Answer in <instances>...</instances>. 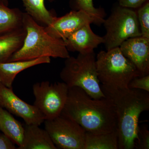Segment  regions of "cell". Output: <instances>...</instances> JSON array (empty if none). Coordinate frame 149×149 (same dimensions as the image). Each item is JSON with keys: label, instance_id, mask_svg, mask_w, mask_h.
I'll return each instance as SVG.
<instances>
[{"label": "cell", "instance_id": "cell-1", "mask_svg": "<svg viewBox=\"0 0 149 149\" xmlns=\"http://www.w3.org/2000/svg\"><path fill=\"white\" fill-rule=\"evenodd\" d=\"M61 114L89 133H107L116 129L115 109L111 100L107 97L93 99L78 87L69 88Z\"/></svg>", "mask_w": 149, "mask_h": 149}, {"label": "cell", "instance_id": "cell-2", "mask_svg": "<svg viewBox=\"0 0 149 149\" xmlns=\"http://www.w3.org/2000/svg\"><path fill=\"white\" fill-rule=\"evenodd\" d=\"M113 103L116 116L118 149H133L138 140L139 118L149 110V92L139 89L101 85Z\"/></svg>", "mask_w": 149, "mask_h": 149}, {"label": "cell", "instance_id": "cell-3", "mask_svg": "<svg viewBox=\"0 0 149 149\" xmlns=\"http://www.w3.org/2000/svg\"><path fill=\"white\" fill-rule=\"evenodd\" d=\"M22 22L27 32L24 43L8 62L31 60L44 57L66 59L70 56L64 40L49 35L45 27L27 13H23Z\"/></svg>", "mask_w": 149, "mask_h": 149}, {"label": "cell", "instance_id": "cell-4", "mask_svg": "<svg viewBox=\"0 0 149 149\" xmlns=\"http://www.w3.org/2000/svg\"><path fill=\"white\" fill-rule=\"evenodd\" d=\"M60 76L68 88H81L93 99L106 97L98 77L94 51L65 59Z\"/></svg>", "mask_w": 149, "mask_h": 149}, {"label": "cell", "instance_id": "cell-5", "mask_svg": "<svg viewBox=\"0 0 149 149\" xmlns=\"http://www.w3.org/2000/svg\"><path fill=\"white\" fill-rule=\"evenodd\" d=\"M98 77L102 85L127 88L133 78L140 77L133 63L123 54L119 47L101 51L96 57Z\"/></svg>", "mask_w": 149, "mask_h": 149}, {"label": "cell", "instance_id": "cell-6", "mask_svg": "<svg viewBox=\"0 0 149 149\" xmlns=\"http://www.w3.org/2000/svg\"><path fill=\"white\" fill-rule=\"evenodd\" d=\"M103 24L106 30L104 37L107 51L118 47L129 38L141 35L136 12L118 5Z\"/></svg>", "mask_w": 149, "mask_h": 149}, {"label": "cell", "instance_id": "cell-7", "mask_svg": "<svg viewBox=\"0 0 149 149\" xmlns=\"http://www.w3.org/2000/svg\"><path fill=\"white\" fill-rule=\"evenodd\" d=\"M32 89L35 97L34 105L44 116L45 120L54 119L61 114L69 89L65 83L42 81L34 84Z\"/></svg>", "mask_w": 149, "mask_h": 149}, {"label": "cell", "instance_id": "cell-8", "mask_svg": "<svg viewBox=\"0 0 149 149\" xmlns=\"http://www.w3.org/2000/svg\"><path fill=\"white\" fill-rule=\"evenodd\" d=\"M44 122L57 149H84L86 131L77 123L61 114Z\"/></svg>", "mask_w": 149, "mask_h": 149}, {"label": "cell", "instance_id": "cell-9", "mask_svg": "<svg viewBox=\"0 0 149 149\" xmlns=\"http://www.w3.org/2000/svg\"><path fill=\"white\" fill-rule=\"evenodd\" d=\"M0 106L21 118L26 124L41 125L45 117L37 108L25 102L15 94L12 88L0 83Z\"/></svg>", "mask_w": 149, "mask_h": 149}, {"label": "cell", "instance_id": "cell-10", "mask_svg": "<svg viewBox=\"0 0 149 149\" xmlns=\"http://www.w3.org/2000/svg\"><path fill=\"white\" fill-rule=\"evenodd\" d=\"M94 23L93 19L83 10H72L61 17H56L51 24L45 27L52 37L65 40L86 24Z\"/></svg>", "mask_w": 149, "mask_h": 149}, {"label": "cell", "instance_id": "cell-11", "mask_svg": "<svg viewBox=\"0 0 149 149\" xmlns=\"http://www.w3.org/2000/svg\"><path fill=\"white\" fill-rule=\"evenodd\" d=\"M123 54L133 64L140 77L149 74V39L140 37L129 38L119 47Z\"/></svg>", "mask_w": 149, "mask_h": 149}, {"label": "cell", "instance_id": "cell-12", "mask_svg": "<svg viewBox=\"0 0 149 149\" xmlns=\"http://www.w3.org/2000/svg\"><path fill=\"white\" fill-rule=\"evenodd\" d=\"M90 25L86 24L64 40L68 52L88 53L94 51L99 45L104 44V37L95 34Z\"/></svg>", "mask_w": 149, "mask_h": 149}, {"label": "cell", "instance_id": "cell-13", "mask_svg": "<svg viewBox=\"0 0 149 149\" xmlns=\"http://www.w3.org/2000/svg\"><path fill=\"white\" fill-rule=\"evenodd\" d=\"M50 62V58L44 57L31 60L0 63V83L12 88L14 80L19 72L35 65Z\"/></svg>", "mask_w": 149, "mask_h": 149}, {"label": "cell", "instance_id": "cell-14", "mask_svg": "<svg viewBox=\"0 0 149 149\" xmlns=\"http://www.w3.org/2000/svg\"><path fill=\"white\" fill-rule=\"evenodd\" d=\"M23 141L19 149H57L47 130L39 125L25 124Z\"/></svg>", "mask_w": 149, "mask_h": 149}, {"label": "cell", "instance_id": "cell-15", "mask_svg": "<svg viewBox=\"0 0 149 149\" xmlns=\"http://www.w3.org/2000/svg\"><path fill=\"white\" fill-rule=\"evenodd\" d=\"M26 34L23 26L0 35V63L8 62L11 57L22 47Z\"/></svg>", "mask_w": 149, "mask_h": 149}, {"label": "cell", "instance_id": "cell-16", "mask_svg": "<svg viewBox=\"0 0 149 149\" xmlns=\"http://www.w3.org/2000/svg\"><path fill=\"white\" fill-rule=\"evenodd\" d=\"M0 130L17 145L18 148L21 147L24 135V126L9 112L1 106Z\"/></svg>", "mask_w": 149, "mask_h": 149}, {"label": "cell", "instance_id": "cell-17", "mask_svg": "<svg viewBox=\"0 0 149 149\" xmlns=\"http://www.w3.org/2000/svg\"><path fill=\"white\" fill-rule=\"evenodd\" d=\"M84 149H119L117 129L99 134L86 132Z\"/></svg>", "mask_w": 149, "mask_h": 149}, {"label": "cell", "instance_id": "cell-18", "mask_svg": "<svg viewBox=\"0 0 149 149\" xmlns=\"http://www.w3.org/2000/svg\"><path fill=\"white\" fill-rule=\"evenodd\" d=\"M23 15L19 9L10 8L0 0V35L22 27Z\"/></svg>", "mask_w": 149, "mask_h": 149}, {"label": "cell", "instance_id": "cell-19", "mask_svg": "<svg viewBox=\"0 0 149 149\" xmlns=\"http://www.w3.org/2000/svg\"><path fill=\"white\" fill-rule=\"evenodd\" d=\"M26 13L38 22L46 26L51 24L56 18L53 13L48 10L45 5V0H21ZM50 2L55 0H48ZM45 26V27H46Z\"/></svg>", "mask_w": 149, "mask_h": 149}, {"label": "cell", "instance_id": "cell-20", "mask_svg": "<svg viewBox=\"0 0 149 149\" xmlns=\"http://www.w3.org/2000/svg\"><path fill=\"white\" fill-rule=\"evenodd\" d=\"M74 7L77 10H83L88 13L94 19V24L99 25L103 23L104 11L103 9L95 8L93 0H75Z\"/></svg>", "mask_w": 149, "mask_h": 149}, {"label": "cell", "instance_id": "cell-21", "mask_svg": "<svg viewBox=\"0 0 149 149\" xmlns=\"http://www.w3.org/2000/svg\"><path fill=\"white\" fill-rule=\"evenodd\" d=\"M137 18L142 37L149 39V3L148 1L139 8Z\"/></svg>", "mask_w": 149, "mask_h": 149}, {"label": "cell", "instance_id": "cell-22", "mask_svg": "<svg viewBox=\"0 0 149 149\" xmlns=\"http://www.w3.org/2000/svg\"><path fill=\"white\" fill-rule=\"evenodd\" d=\"M138 140L135 148L149 149V131L147 125L139 126L138 134Z\"/></svg>", "mask_w": 149, "mask_h": 149}, {"label": "cell", "instance_id": "cell-23", "mask_svg": "<svg viewBox=\"0 0 149 149\" xmlns=\"http://www.w3.org/2000/svg\"><path fill=\"white\" fill-rule=\"evenodd\" d=\"M128 88L149 92V74L133 78L128 84Z\"/></svg>", "mask_w": 149, "mask_h": 149}, {"label": "cell", "instance_id": "cell-24", "mask_svg": "<svg viewBox=\"0 0 149 149\" xmlns=\"http://www.w3.org/2000/svg\"><path fill=\"white\" fill-rule=\"evenodd\" d=\"M118 5L129 8H139L148 0H116Z\"/></svg>", "mask_w": 149, "mask_h": 149}, {"label": "cell", "instance_id": "cell-25", "mask_svg": "<svg viewBox=\"0 0 149 149\" xmlns=\"http://www.w3.org/2000/svg\"><path fill=\"white\" fill-rule=\"evenodd\" d=\"M15 144L3 133H0V149H15Z\"/></svg>", "mask_w": 149, "mask_h": 149}, {"label": "cell", "instance_id": "cell-26", "mask_svg": "<svg viewBox=\"0 0 149 149\" xmlns=\"http://www.w3.org/2000/svg\"><path fill=\"white\" fill-rule=\"evenodd\" d=\"M7 6H8V0H1Z\"/></svg>", "mask_w": 149, "mask_h": 149}]
</instances>
